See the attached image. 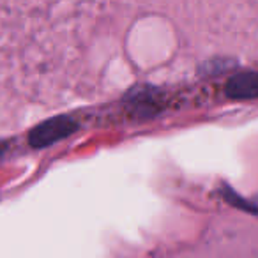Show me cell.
<instances>
[{"label": "cell", "mask_w": 258, "mask_h": 258, "mask_svg": "<svg viewBox=\"0 0 258 258\" xmlns=\"http://www.w3.org/2000/svg\"><path fill=\"white\" fill-rule=\"evenodd\" d=\"M78 129V124L68 115H60V117L48 118V120L41 122L39 125L30 131L29 135V144L36 149H43L48 145L60 142L73 135Z\"/></svg>", "instance_id": "obj_1"}, {"label": "cell", "mask_w": 258, "mask_h": 258, "mask_svg": "<svg viewBox=\"0 0 258 258\" xmlns=\"http://www.w3.org/2000/svg\"><path fill=\"white\" fill-rule=\"evenodd\" d=\"M226 96L232 99H256L258 97V73H237L228 80L225 89Z\"/></svg>", "instance_id": "obj_2"}, {"label": "cell", "mask_w": 258, "mask_h": 258, "mask_svg": "<svg viewBox=\"0 0 258 258\" xmlns=\"http://www.w3.org/2000/svg\"><path fill=\"white\" fill-rule=\"evenodd\" d=\"M6 151V145L4 144H0V156H2V152Z\"/></svg>", "instance_id": "obj_3"}]
</instances>
